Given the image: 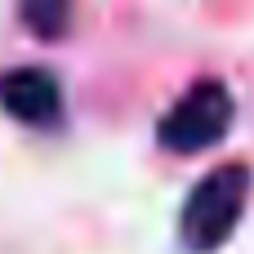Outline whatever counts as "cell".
Returning <instances> with one entry per match:
<instances>
[{
	"label": "cell",
	"mask_w": 254,
	"mask_h": 254,
	"mask_svg": "<svg viewBox=\"0 0 254 254\" xmlns=\"http://www.w3.org/2000/svg\"><path fill=\"white\" fill-rule=\"evenodd\" d=\"M237 121V103L228 94L223 80H196L161 121H156V143L174 156H196L214 143H223V134Z\"/></svg>",
	"instance_id": "7a4b0ae2"
},
{
	"label": "cell",
	"mask_w": 254,
	"mask_h": 254,
	"mask_svg": "<svg viewBox=\"0 0 254 254\" xmlns=\"http://www.w3.org/2000/svg\"><path fill=\"white\" fill-rule=\"evenodd\" d=\"M0 107L22 125L49 129L63 116V85L45 67H9L0 71Z\"/></svg>",
	"instance_id": "3957f363"
},
{
	"label": "cell",
	"mask_w": 254,
	"mask_h": 254,
	"mask_svg": "<svg viewBox=\"0 0 254 254\" xmlns=\"http://www.w3.org/2000/svg\"><path fill=\"white\" fill-rule=\"evenodd\" d=\"M18 13L36 36L54 40V36H63V27L71 18V0H18Z\"/></svg>",
	"instance_id": "277c9868"
},
{
	"label": "cell",
	"mask_w": 254,
	"mask_h": 254,
	"mask_svg": "<svg viewBox=\"0 0 254 254\" xmlns=\"http://www.w3.org/2000/svg\"><path fill=\"white\" fill-rule=\"evenodd\" d=\"M250 201V170L246 165H219L210 170L192 196L183 201V214H179V237L183 246L196 254H210L219 250L232 228L241 223V210Z\"/></svg>",
	"instance_id": "6da1fadb"
}]
</instances>
